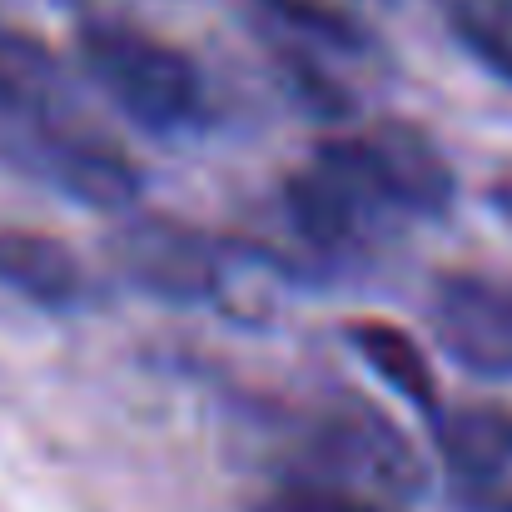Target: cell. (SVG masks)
<instances>
[{
  "instance_id": "obj_9",
  "label": "cell",
  "mask_w": 512,
  "mask_h": 512,
  "mask_svg": "<svg viewBox=\"0 0 512 512\" xmlns=\"http://www.w3.org/2000/svg\"><path fill=\"white\" fill-rule=\"evenodd\" d=\"M0 289H10L35 309L70 314L85 309L90 274L65 239L40 229H0Z\"/></svg>"
},
{
  "instance_id": "obj_4",
  "label": "cell",
  "mask_w": 512,
  "mask_h": 512,
  "mask_svg": "<svg viewBox=\"0 0 512 512\" xmlns=\"http://www.w3.org/2000/svg\"><path fill=\"white\" fill-rule=\"evenodd\" d=\"M279 55L284 75L304 100L343 115L348 90L339 80V60H368L378 50L368 0H244Z\"/></svg>"
},
{
  "instance_id": "obj_12",
  "label": "cell",
  "mask_w": 512,
  "mask_h": 512,
  "mask_svg": "<svg viewBox=\"0 0 512 512\" xmlns=\"http://www.w3.org/2000/svg\"><path fill=\"white\" fill-rule=\"evenodd\" d=\"M249 512H398L383 498L368 493H348V488H319V483H279L274 493H264Z\"/></svg>"
},
{
  "instance_id": "obj_2",
  "label": "cell",
  "mask_w": 512,
  "mask_h": 512,
  "mask_svg": "<svg viewBox=\"0 0 512 512\" xmlns=\"http://www.w3.org/2000/svg\"><path fill=\"white\" fill-rule=\"evenodd\" d=\"M75 55L90 85L140 130L184 140L209 125V80L165 35L120 15H90L75 25Z\"/></svg>"
},
{
  "instance_id": "obj_11",
  "label": "cell",
  "mask_w": 512,
  "mask_h": 512,
  "mask_svg": "<svg viewBox=\"0 0 512 512\" xmlns=\"http://www.w3.org/2000/svg\"><path fill=\"white\" fill-rule=\"evenodd\" d=\"M448 20L458 30V40L512 85V0H453Z\"/></svg>"
},
{
  "instance_id": "obj_1",
  "label": "cell",
  "mask_w": 512,
  "mask_h": 512,
  "mask_svg": "<svg viewBox=\"0 0 512 512\" xmlns=\"http://www.w3.org/2000/svg\"><path fill=\"white\" fill-rule=\"evenodd\" d=\"M249 423L279 483L348 488L393 508L423 498L428 488V468L403 438V428L353 388L269 398L249 413Z\"/></svg>"
},
{
  "instance_id": "obj_7",
  "label": "cell",
  "mask_w": 512,
  "mask_h": 512,
  "mask_svg": "<svg viewBox=\"0 0 512 512\" xmlns=\"http://www.w3.org/2000/svg\"><path fill=\"white\" fill-rule=\"evenodd\" d=\"M433 443L453 498L468 512H512V413L458 403L433 418Z\"/></svg>"
},
{
  "instance_id": "obj_6",
  "label": "cell",
  "mask_w": 512,
  "mask_h": 512,
  "mask_svg": "<svg viewBox=\"0 0 512 512\" xmlns=\"http://www.w3.org/2000/svg\"><path fill=\"white\" fill-rule=\"evenodd\" d=\"M433 334L478 378H512V284L453 269L433 284Z\"/></svg>"
},
{
  "instance_id": "obj_13",
  "label": "cell",
  "mask_w": 512,
  "mask_h": 512,
  "mask_svg": "<svg viewBox=\"0 0 512 512\" xmlns=\"http://www.w3.org/2000/svg\"><path fill=\"white\" fill-rule=\"evenodd\" d=\"M488 199H493V209H498V214L512 224V174H503V179L488 189Z\"/></svg>"
},
{
  "instance_id": "obj_8",
  "label": "cell",
  "mask_w": 512,
  "mask_h": 512,
  "mask_svg": "<svg viewBox=\"0 0 512 512\" xmlns=\"http://www.w3.org/2000/svg\"><path fill=\"white\" fill-rule=\"evenodd\" d=\"M0 110L30 125H80V100L45 40L0 20Z\"/></svg>"
},
{
  "instance_id": "obj_5",
  "label": "cell",
  "mask_w": 512,
  "mask_h": 512,
  "mask_svg": "<svg viewBox=\"0 0 512 512\" xmlns=\"http://www.w3.org/2000/svg\"><path fill=\"white\" fill-rule=\"evenodd\" d=\"M115 269L160 304H209L234 264V249L174 214H130L110 234Z\"/></svg>"
},
{
  "instance_id": "obj_10",
  "label": "cell",
  "mask_w": 512,
  "mask_h": 512,
  "mask_svg": "<svg viewBox=\"0 0 512 512\" xmlns=\"http://www.w3.org/2000/svg\"><path fill=\"white\" fill-rule=\"evenodd\" d=\"M343 339L358 348L363 363H373V373H378L393 393H403L408 403H418L428 418L443 413V403H438V383H433V368H428L423 348L408 339L403 329H393V324H383V319H353V324L343 329Z\"/></svg>"
},
{
  "instance_id": "obj_3",
  "label": "cell",
  "mask_w": 512,
  "mask_h": 512,
  "mask_svg": "<svg viewBox=\"0 0 512 512\" xmlns=\"http://www.w3.org/2000/svg\"><path fill=\"white\" fill-rule=\"evenodd\" d=\"M334 170H343L373 204H383L398 224L403 219H443L458 199L453 160L423 125L378 120L353 135H329L314 145Z\"/></svg>"
}]
</instances>
